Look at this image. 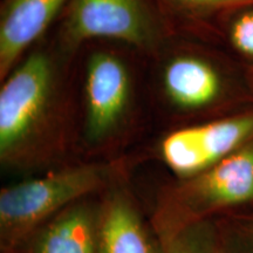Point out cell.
<instances>
[{"label": "cell", "instance_id": "cell-1", "mask_svg": "<svg viewBox=\"0 0 253 253\" xmlns=\"http://www.w3.org/2000/svg\"><path fill=\"white\" fill-rule=\"evenodd\" d=\"M74 58L47 34L0 81L2 164L43 161L74 138Z\"/></svg>", "mask_w": 253, "mask_h": 253}, {"label": "cell", "instance_id": "cell-14", "mask_svg": "<svg viewBox=\"0 0 253 253\" xmlns=\"http://www.w3.org/2000/svg\"><path fill=\"white\" fill-rule=\"evenodd\" d=\"M248 68V74H249V79H250V84H251L252 89H253V65L252 66H246Z\"/></svg>", "mask_w": 253, "mask_h": 253}, {"label": "cell", "instance_id": "cell-8", "mask_svg": "<svg viewBox=\"0 0 253 253\" xmlns=\"http://www.w3.org/2000/svg\"><path fill=\"white\" fill-rule=\"evenodd\" d=\"M68 0H1L0 81L52 31Z\"/></svg>", "mask_w": 253, "mask_h": 253}, {"label": "cell", "instance_id": "cell-9", "mask_svg": "<svg viewBox=\"0 0 253 253\" xmlns=\"http://www.w3.org/2000/svg\"><path fill=\"white\" fill-rule=\"evenodd\" d=\"M97 226L93 209L77 202L40 229L34 253H99Z\"/></svg>", "mask_w": 253, "mask_h": 253}, {"label": "cell", "instance_id": "cell-4", "mask_svg": "<svg viewBox=\"0 0 253 253\" xmlns=\"http://www.w3.org/2000/svg\"><path fill=\"white\" fill-rule=\"evenodd\" d=\"M173 33L154 0H68L48 34L71 55L89 41L104 40L149 56Z\"/></svg>", "mask_w": 253, "mask_h": 253}, {"label": "cell", "instance_id": "cell-3", "mask_svg": "<svg viewBox=\"0 0 253 253\" xmlns=\"http://www.w3.org/2000/svg\"><path fill=\"white\" fill-rule=\"evenodd\" d=\"M148 91L178 119L253 94L245 65L213 41L184 33H173L148 56Z\"/></svg>", "mask_w": 253, "mask_h": 253}, {"label": "cell", "instance_id": "cell-12", "mask_svg": "<svg viewBox=\"0 0 253 253\" xmlns=\"http://www.w3.org/2000/svg\"><path fill=\"white\" fill-rule=\"evenodd\" d=\"M211 40L245 66L253 65V5L230 12L214 25Z\"/></svg>", "mask_w": 253, "mask_h": 253}, {"label": "cell", "instance_id": "cell-7", "mask_svg": "<svg viewBox=\"0 0 253 253\" xmlns=\"http://www.w3.org/2000/svg\"><path fill=\"white\" fill-rule=\"evenodd\" d=\"M175 230L192 217L224 207L253 201V141L229 155L182 185L172 197Z\"/></svg>", "mask_w": 253, "mask_h": 253}, {"label": "cell", "instance_id": "cell-2", "mask_svg": "<svg viewBox=\"0 0 253 253\" xmlns=\"http://www.w3.org/2000/svg\"><path fill=\"white\" fill-rule=\"evenodd\" d=\"M74 140L89 153L118 147L136 125L148 91V55L125 43L81 46L73 66Z\"/></svg>", "mask_w": 253, "mask_h": 253}, {"label": "cell", "instance_id": "cell-13", "mask_svg": "<svg viewBox=\"0 0 253 253\" xmlns=\"http://www.w3.org/2000/svg\"><path fill=\"white\" fill-rule=\"evenodd\" d=\"M168 253H217L207 236L194 224L173 230L168 240Z\"/></svg>", "mask_w": 253, "mask_h": 253}, {"label": "cell", "instance_id": "cell-6", "mask_svg": "<svg viewBox=\"0 0 253 253\" xmlns=\"http://www.w3.org/2000/svg\"><path fill=\"white\" fill-rule=\"evenodd\" d=\"M253 141V112L177 126L164 136L160 154L182 176H195Z\"/></svg>", "mask_w": 253, "mask_h": 253}, {"label": "cell", "instance_id": "cell-15", "mask_svg": "<svg viewBox=\"0 0 253 253\" xmlns=\"http://www.w3.org/2000/svg\"><path fill=\"white\" fill-rule=\"evenodd\" d=\"M5 253H12V252H9V251H6Z\"/></svg>", "mask_w": 253, "mask_h": 253}, {"label": "cell", "instance_id": "cell-5", "mask_svg": "<svg viewBox=\"0 0 253 253\" xmlns=\"http://www.w3.org/2000/svg\"><path fill=\"white\" fill-rule=\"evenodd\" d=\"M115 167L84 163L50 172L40 178L8 186L0 192V235L6 251L50 216L77 203L108 182Z\"/></svg>", "mask_w": 253, "mask_h": 253}, {"label": "cell", "instance_id": "cell-11", "mask_svg": "<svg viewBox=\"0 0 253 253\" xmlns=\"http://www.w3.org/2000/svg\"><path fill=\"white\" fill-rule=\"evenodd\" d=\"M175 33L211 40L214 25L230 12L253 5V0H154Z\"/></svg>", "mask_w": 253, "mask_h": 253}, {"label": "cell", "instance_id": "cell-10", "mask_svg": "<svg viewBox=\"0 0 253 253\" xmlns=\"http://www.w3.org/2000/svg\"><path fill=\"white\" fill-rule=\"evenodd\" d=\"M99 253H155L140 214L130 199L113 194L104 203L97 226Z\"/></svg>", "mask_w": 253, "mask_h": 253}]
</instances>
